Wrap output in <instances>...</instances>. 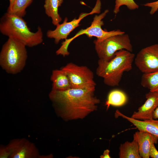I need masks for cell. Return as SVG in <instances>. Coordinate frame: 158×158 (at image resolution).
<instances>
[{
  "label": "cell",
  "instance_id": "1",
  "mask_svg": "<svg viewBox=\"0 0 158 158\" xmlns=\"http://www.w3.org/2000/svg\"><path fill=\"white\" fill-rule=\"evenodd\" d=\"M95 87L71 88L64 91L51 90L49 98L66 119H83L97 110L100 100L95 95Z\"/></svg>",
  "mask_w": 158,
  "mask_h": 158
},
{
  "label": "cell",
  "instance_id": "2",
  "mask_svg": "<svg viewBox=\"0 0 158 158\" xmlns=\"http://www.w3.org/2000/svg\"><path fill=\"white\" fill-rule=\"evenodd\" d=\"M0 31L3 35L19 41L26 47L35 46L43 41V33L40 27H38L36 32H32L23 17L8 12L1 18Z\"/></svg>",
  "mask_w": 158,
  "mask_h": 158
},
{
  "label": "cell",
  "instance_id": "3",
  "mask_svg": "<svg viewBox=\"0 0 158 158\" xmlns=\"http://www.w3.org/2000/svg\"><path fill=\"white\" fill-rule=\"evenodd\" d=\"M135 54L125 49L120 50L108 61L99 59L96 74L103 78L104 84L109 86L119 85L123 73L132 69Z\"/></svg>",
  "mask_w": 158,
  "mask_h": 158
},
{
  "label": "cell",
  "instance_id": "4",
  "mask_svg": "<svg viewBox=\"0 0 158 158\" xmlns=\"http://www.w3.org/2000/svg\"><path fill=\"white\" fill-rule=\"evenodd\" d=\"M26 46L19 41L8 37L0 53V65L8 73H20L25 65L27 59Z\"/></svg>",
  "mask_w": 158,
  "mask_h": 158
},
{
  "label": "cell",
  "instance_id": "5",
  "mask_svg": "<svg viewBox=\"0 0 158 158\" xmlns=\"http://www.w3.org/2000/svg\"><path fill=\"white\" fill-rule=\"evenodd\" d=\"M94 43L99 59L108 61L115 56L117 51L125 49L131 52L132 45L128 35L125 33L111 36L101 42L95 40Z\"/></svg>",
  "mask_w": 158,
  "mask_h": 158
},
{
  "label": "cell",
  "instance_id": "6",
  "mask_svg": "<svg viewBox=\"0 0 158 158\" xmlns=\"http://www.w3.org/2000/svg\"><path fill=\"white\" fill-rule=\"evenodd\" d=\"M61 69L68 75L71 88H84L96 87L94 73L86 66H78L70 62Z\"/></svg>",
  "mask_w": 158,
  "mask_h": 158
},
{
  "label": "cell",
  "instance_id": "7",
  "mask_svg": "<svg viewBox=\"0 0 158 158\" xmlns=\"http://www.w3.org/2000/svg\"><path fill=\"white\" fill-rule=\"evenodd\" d=\"M109 11L108 10H106L99 15H96L90 27L85 29L81 30L73 37L66 39L65 42L70 44L74 39L83 34L86 35L89 37H96L97 39L95 40L97 42H101L111 36L125 33L124 32L118 29L107 31L102 29V26L104 25L103 21L102 20L105 17Z\"/></svg>",
  "mask_w": 158,
  "mask_h": 158
},
{
  "label": "cell",
  "instance_id": "8",
  "mask_svg": "<svg viewBox=\"0 0 158 158\" xmlns=\"http://www.w3.org/2000/svg\"><path fill=\"white\" fill-rule=\"evenodd\" d=\"M101 2L100 0H97L96 4L92 11L89 13H82L78 19L75 18L71 21L68 22V19L66 18L61 24H58L54 30H49L47 32V37L53 38L56 44H58L61 40L66 39L68 35L75 28L80 25L81 20L86 16L94 13L100 12Z\"/></svg>",
  "mask_w": 158,
  "mask_h": 158
},
{
  "label": "cell",
  "instance_id": "9",
  "mask_svg": "<svg viewBox=\"0 0 158 158\" xmlns=\"http://www.w3.org/2000/svg\"><path fill=\"white\" fill-rule=\"evenodd\" d=\"M134 63L143 73L148 74L158 71V44L141 49L134 59Z\"/></svg>",
  "mask_w": 158,
  "mask_h": 158
},
{
  "label": "cell",
  "instance_id": "10",
  "mask_svg": "<svg viewBox=\"0 0 158 158\" xmlns=\"http://www.w3.org/2000/svg\"><path fill=\"white\" fill-rule=\"evenodd\" d=\"M7 147L11 152L10 158H29L39 157L38 151L35 145L24 139L13 140Z\"/></svg>",
  "mask_w": 158,
  "mask_h": 158
},
{
  "label": "cell",
  "instance_id": "11",
  "mask_svg": "<svg viewBox=\"0 0 158 158\" xmlns=\"http://www.w3.org/2000/svg\"><path fill=\"white\" fill-rule=\"evenodd\" d=\"M145 97L146 101L137 111L134 112L131 117L132 118L140 120L153 119V113L158 107V92L150 91Z\"/></svg>",
  "mask_w": 158,
  "mask_h": 158
},
{
  "label": "cell",
  "instance_id": "12",
  "mask_svg": "<svg viewBox=\"0 0 158 158\" xmlns=\"http://www.w3.org/2000/svg\"><path fill=\"white\" fill-rule=\"evenodd\" d=\"M115 117H120L128 121L134 126L138 130L149 133L158 137V120L152 119L146 120L136 119L128 116L117 110Z\"/></svg>",
  "mask_w": 158,
  "mask_h": 158
},
{
  "label": "cell",
  "instance_id": "13",
  "mask_svg": "<svg viewBox=\"0 0 158 158\" xmlns=\"http://www.w3.org/2000/svg\"><path fill=\"white\" fill-rule=\"evenodd\" d=\"M133 139L137 141L140 155L142 158H149L150 147L153 143L158 142V137L149 133L138 130L133 135Z\"/></svg>",
  "mask_w": 158,
  "mask_h": 158
},
{
  "label": "cell",
  "instance_id": "14",
  "mask_svg": "<svg viewBox=\"0 0 158 158\" xmlns=\"http://www.w3.org/2000/svg\"><path fill=\"white\" fill-rule=\"evenodd\" d=\"M50 79L52 82V90L64 91L71 88L68 75L61 69L53 70Z\"/></svg>",
  "mask_w": 158,
  "mask_h": 158
},
{
  "label": "cell",
  "instance_id": "15",
  "mask_svg": "<svg viewBox=\"0 0 158 158\" xmlns=\"http://www.w3.org/2000/svg\"><path fill=\"white\" fill-rule=\"evenodd\" d=\"M63 0H45L44 7L46 14L52 20L53 24L56 25L62 19L58 13V8Z\"/></svg>",
  "mask_w": 158,
  "mask_h": 158
},
{
  "label": "cell",
  "instance_id": "16",
  "mask_svg": "<svg viewBox=\"0 0 158 158\" xmlns=\"http://www.w3.org/2000/svg\"><path fill=\"white\" fill-rule=\"evenodd\" d=\"M120 158H141L140 155L138 143L133 139L131 142L126 141L121 144L119 147Z\"/></svg>",
  "mask_w": 158,
  "mask_h": 158
},
{
  "label": "cell",
  "instance_id": "17",
  "mask_svg": "<svg viewBox=\"0 0 158 158\" xmlns=\"http://www.w3.org/2000/svg\"><path fill=\"white\" fill-rule=\"evenodd\" d=\"M127 101L125 93L119 90H114L110 92L105 105L108 110L110 106L120 107L125 104Z\"/></svg>",
  "mask_w": 158,
  "mask_h": 158
},
{
  "label": "cell",
  "instance_id": "18",
  "mask_svg": "<svg viewBox=\"0 0 158 158\" xmlns=\"http://www.w3.org/2000/svg\"><path fill=\"white\" fill-rule=\"evenodd\" d=\"M33 0H14L8 7L7 12L21 17L26 14V9Z\"/></svg>",
  "mask_w": 158,
  "mask_h": 158
},
{
  "label": "cell",
  "instance_id": "19",
  "mask_svg": "<svg viewBox=\"0 0 158 158\" xmlns=\"http://www.w3.org/2000/svg\"><path fill=\"white\" fill-rule=\"evenodd\" d=\"M141 84L150 91L158 92V71L151 73L142 74Z\"/></svg>",
  "mask_w": 158,
  "mask_h": 158
},
{
  "label": "cell",
  "instance_id": "20",
  "mask_svg": "<svg viewBox=\"0 0 158 158\" xmlns=\"http://www.w3.org/2000/svg\"><path fill=\"white\" fill-rule=\"evenodd\" d=\"M123 5L126 6L130 10H134L138 8V5L134 0H116L114 13L117 14L120 11V8Z\"/></svg>",
  "mask_w": 158,
  "mask_h": 158
},
{
  "label": "cell",
  "instance_id": "21",
  "mask_svg": "<svg viewBox=\"0 0 158 158\" xmlns=\"http://www.w3.org/2000/svg\"><path fill=\"white\" fill-rule=\"evenodd\" d=\"M144 5L151 8L150 13L151 15L154 14L158 10V1L147 3L144 4Z\"/></svg>",
  "mask_w": 158,
  "mask_h": 158
},
{
  "label": "cell",
  "instance_id": "22",
  "mask_svg": "<svg viewBox=\"0 0 158 158\" xmlns=\"http://www.w3.org/2000/svg\"><path fill=\"white\" fill-rule=\"evenodd\" d=\"M0 152V158H7L10 157L11 152L7 146L1 147Z\"/></svg>",
  "mask_w": 158,
  "mask_h": 158
},
{
  "label": "cell",
  "instance_id": "23",
  "mask_svg": "<svg viewBox=\"0 0 158 158\" xmlns=\"http://www.w3.org/2000/svg\"><path fill=\"white\" fill-rule=\"evenodd\" d=\"M154 143H152L150 146L149 155L150 157L152 158H158V151L154 145Z\"/></svg>",
  "mask_w": 158,
  "mask_h": 158
},
{
  "label": "cell",
  "instance_id": "24",
  "mask_svg": "<svg viewBox=\"0 0 158 158\" xmlns=\"http://www.w3.org/2000/svg\"><path fill=\"white\" fill-rule=\"evenodd\" d=\"M109 152L110 150H109L107 149L105 150L103 154L100 156V157L101 158H110Z\"/></svg>",
  "mask_w": 158,
  "mask_h": 158
},
{
  "label": "cell",
  "instance_id": "25",
  "mask_svg": "<svg viewBox=\"0 0 158 158\" xmlns=\"http://www.w3.org/2000/svg\"><path fill=\"white\" fill-rule=\"evenodd\" d=\"M153 118L158 120V107L156 109L153 113Z\"/></svg>",
  "mask_w": 158,
  "mask_h": 158
},
{
  "label": "cell",
  "instance_id": "26",
  "mask_svg": "<svg viewBox=\"0 0 158 158\" xmlns=\"http://www.w3.org/2000/svg\"><path fill=\"white\" fill-rule=\"evenodd\" d=\"M9 4H11L14 1V0H9Z\"/></svg>",
  "mask_w": 158,
  "mask_h": 158
}]
</instances>
